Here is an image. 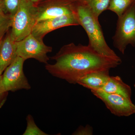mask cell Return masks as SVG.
<instances>
[{
  "instance_id": "1",
  "label": "cell",
  "mask_w": 135,
  "mask_h": 135,
  "mask_svg": "<svg viewBox=\"0 0 135 135\" xmlns=\"http://www.w3.org/2000/svg\"><path fill=\"white\" fill-rule=\"evenodd\" d=\"M51 59L53 64H46L45 68L53 77L77 84L84 75L94 72L110 70L120 65V57L100 55L90 47L71 43L62 46Z\"/></svg>"
},
{
  "instance_id": "2",
  "label": "cell",
  "mask_w": 135,
  "mask_h": 135,
  "mask_svg": "<svg viewBox=\"0 0 135 135\" xmlns=\"http://www.w3.org/2000/svg\"><path fill=\"white\" fill-rule=\"evenodd\" d=\"M74 13L80 25L86 32L89 40L88 45L98 53L106 56L118 57L107 45L98 18L95 16L90 8L81 1L76 5L73 4Z\"/></svg>"
},
{
  "instance_id": "3",
  "label": "cell",
  "mask_w": 135,
  "mask_h": 135,
  "mask_svg": "<svg viewBox=\"0 0 135 135\" xmlns=\"http://www.w3.org/2000/svg\"><path fill=\"white\" fill-rule=\"evenodd\" d=\"M37 6L29 0H20L18 9L12 18L11 33L16 41L31 33L37 22Z\"/></svg>"
},
{
  "instance_id": "4",
  "label": "cell",
  "mask_w": 135,
  "mask_h": 135,
  "mask_svg": "<svg viewBox=\"0 0 135 135\" xmlns=\"http://www.w3.org/2000/svg\"><path fill=\"white\" fill-rule=\"evenodd\" d=\"M113 40L114 46L122 54L129 44L135 47V3L118 17Z\"/></svg>"
},
{
  "instance_id": "5",
  "label": "cell",
  "mask_w": 135,
  "mask_h": 135,
  "mask_svg": "<svg viewBox=\"0 0 135 135\" xmlns=\"http://www.w3.org/2000/svg\"><path fill=\"white\" fill-rule=\"evenodd\" d=\"M16 53L18 56L25 60L33 59L43 64H48L50 58L48 54L52 48L44 43L43 40L34 36L31 33L24 38L16 41Z\"/></svg>"
},
{
  "instance_id": "6",
  "label": "cell",
  "mask_w": 135,
  "mask_h": 135,
  "mask_svg": "<svg viewBox=\"0 0 135 135\" xmlns=\"http://www.w3.org/2000/svg\"><path fill=\"white\" fill-rule=\"evenodd\" d=\"M25 60L17 56L3 71L2 75V85L3 91L15 92L22 89L27 90L31 86L23 71Z\"/></svg>"
},
{
  "instance_id": "7",
  "label": "cell",
  "mask_w": 135,
  "mask_h": 135,
  "mask_svg": "<svg viewBox=\"0 0 135 135\" xmlns=\"http://www.w3.org/2000/svg\"><path fill=\"white\" fill-rule=\"evenodd\" d=\"M91 91L115 116H129L135 113V105L131 99L118 94L107 93L101 90Z\"/></svg>"
},
{
  "instance_id": "8",
  "label": "cell",
  "mask_w": 135,
  "mask_h": 135,
  "mask_svg": "<svg viewBox=\"0 0 135 135\" xmlns=\"http://www.w3.org/2000/svg\"><path fill=\"white\" fill-rule=\"evenodd\" d=\"M80 25L75 14L64 15L36 22L31 34L40 40L47 34L64 27Z\"/></svg>"
},
{
  "instance_id": "9",
  "label": "cell",
  "mask_w": 135,
  "mask_h": 135,
  "mask_svg": "<svg viewBox=\"0 0 135 135\" xmlns=\"http://www.w3.org/2000/svg\"><path fill=\"white\" fill-rule=\"evenodd\" d=\"M37 22L64 15L74 14L73 4L59 1L46 2L37 5Z\"/></svg>"
},
{
  "instance_id": "10",
  "label": "cell",
  "mask_w": 135,
  "mask_h": 135,
  "mask_svg": "<svg viewBox=\"0 0 135 135\" xmlns=\"http://www.w3.org/2000/svg\"><path fill=\"white\" fill-rule=\"evenodd\" d=\"M17 56L16 41L10 31L0 42V72L2 74Z\"/></svg>"
},
{
  "instance_id": "11",
  "label": "cell",
  "mask_w": 135,
  "mask_h": 135,
  "mask_svg": "<svg viewBox=\"0 0 135 135\" xmlns=\"http://www.w3.org/2000/svg\"><path fill=\"white\" fill-rule=\"evenodd\" d=\"M109 71L105 70L88 74L80 78L77 84L91 90H101L110 78Z\"/></svg>"
},
{
  "instance_id": "12",
  "label": "cell",
  "mask_w": 135,
  "mask_h": 135,
  "mask_svg": "<svg viewBox=\"0 0 135 135\" xmlns=\"http://www.w3.org/2000/svg\"><path fill=\"white\" fill-rule=\"evenodd\" d=\"M101 90L110 94H118L131 99V89L119 76H110L109 80Z\"/></svg>"
},
{
  "instance_id": "13",
  "label": "cell",
  "mask_w": 135,
  "mask_h": 135,
  "mask_svg": "<svg viewBox=\"0 0 135 135\" xmlns=\"http://www.w3.org/2000/svg\"><path fill=\"white\" fill-rule=\"evenodd\" d=\"M135 3V0H111L108 9L121 16Z\"/></svg>"
},
{
  "instance_id": "14",
  "label": "cell",
  "mask_w": 135,
  "mask_h": 135,
  "mask_svg": "<svg viewBox=\"0 0 135 135\" xmlns=\"http://www.w3.org/2000/svg\"><path fill=\"white\" fill-rule=\"evenodd\" d=\"M111 0H83L97 18L102 12L108 9Z\"/></svg>"
},
{
  "instance_id": "15",
  "label": "cell",
  "mask_w": 135,
  "mask_h": 135,
  "mask_svg": "<svg viewBox=\"0 0 135 135\" xmlns=\"http://www.w3.org/2000/svg\"><path fill=\"white\" fill-rule=\"evenodd\" d=\"M3 12L12 17L19 7L20 0H0Z\"/></svg>"
},
{
  "instance_id": "16",
  "label": "cell",
  "mask_w": 135,
  "mask_h": 135,
  "mask_svg": "<svg viewBox=\"0 0 135 135\" xmlns=\"http://www.w3.org/2000/svg\"><path fill=\"white\" fill-rule=\"evenodd\" d=\"M27 127L23 135H48L41 130L36 125L33 117L31 114H28L26 118Z\"/></svg>"
},
{
  "instance_id": "17",
  "label": "cell",
  "mask_w": 135,
  "mask_h": 135,
  "mask_svg": "<svg viewBox=\"0 0 135 135\" xmlns=\"http://www.w3.org/2000/svg\"><path fill=\"white\" fill-rule=\"evenodd\" d=\"M12 17L6 15L0 11V42L3 39L5 34L11 28Z\"/></svg>"
},
{
  "instance_id": "18",
  "label": "cell",
  "mask_w": 135,
  "mask_h": 135,
  "mask_svg": "<svg viewBox=\"0 0 135 135\" xmlns=\"http://www.w3.org/2000/svg\"><path fill=\"white\" fill-rule=\"evenodd\" d=\"M93 134V129L89 125L86 127L81 126L73 133L74 135H92Z\"/></svg>"
},
{
  "instance_id": "19",
  "label": "cell",
  "mask_w": 135,
  "mask_h": 135,
  "mask_svg": "<svg viewBox=\"0 0 135 135\" xmlns=\"http://www.w3.org/2000/svg\"><path fill=\"white\" fill-rule=\"evenodd\" d=\"M2 74L0 72V108L4 104L6 101V97L8 93H5L3 89L2 85Z\"/></svg>"
},
{
  "instance_id": "20",
  "label": "cell",
  "mask_w": 135,
  "mask_h": 135,
  "mask_svg": "<svg viewBox=\"0 0 135 135\" xmlns=\"http://www.w3.org/2000/svg\"><path fill=\"white\" fill-rule=\"evenodd\" d=\"M29 1L32 2L35 5L37 6L38 5V3L40 2L41 0H29Z\"/></svg>"
},
{
  "instance_id": "21",
  "label": "cell",
  "mask_w": 135,
  "mask_h": 135,
  "mask_svg": "<svg viewBox=\"0 0 135 135\" xmlns=\"http://www.w3.org/2000/svg\"><path fill=\"white\" fill-rule=\"evenodd\" d=\"M2 10L1 8V2H0V11Z\"/></svg>"
},
{
  "instance_id": "22",
  "label": "cell",
  "mask_w": 135,
  "mask_h": 135,
  "mask_svg": "<svg viewBox=\"0 0 135 135\" xmlns=\"http://www.w3.org/2000/svg\"><path fill=\"white\" fill-rule=\"evenodd\" d=\"M83 1V0H81V1Z\"/></svg>"
}]
</instances>
